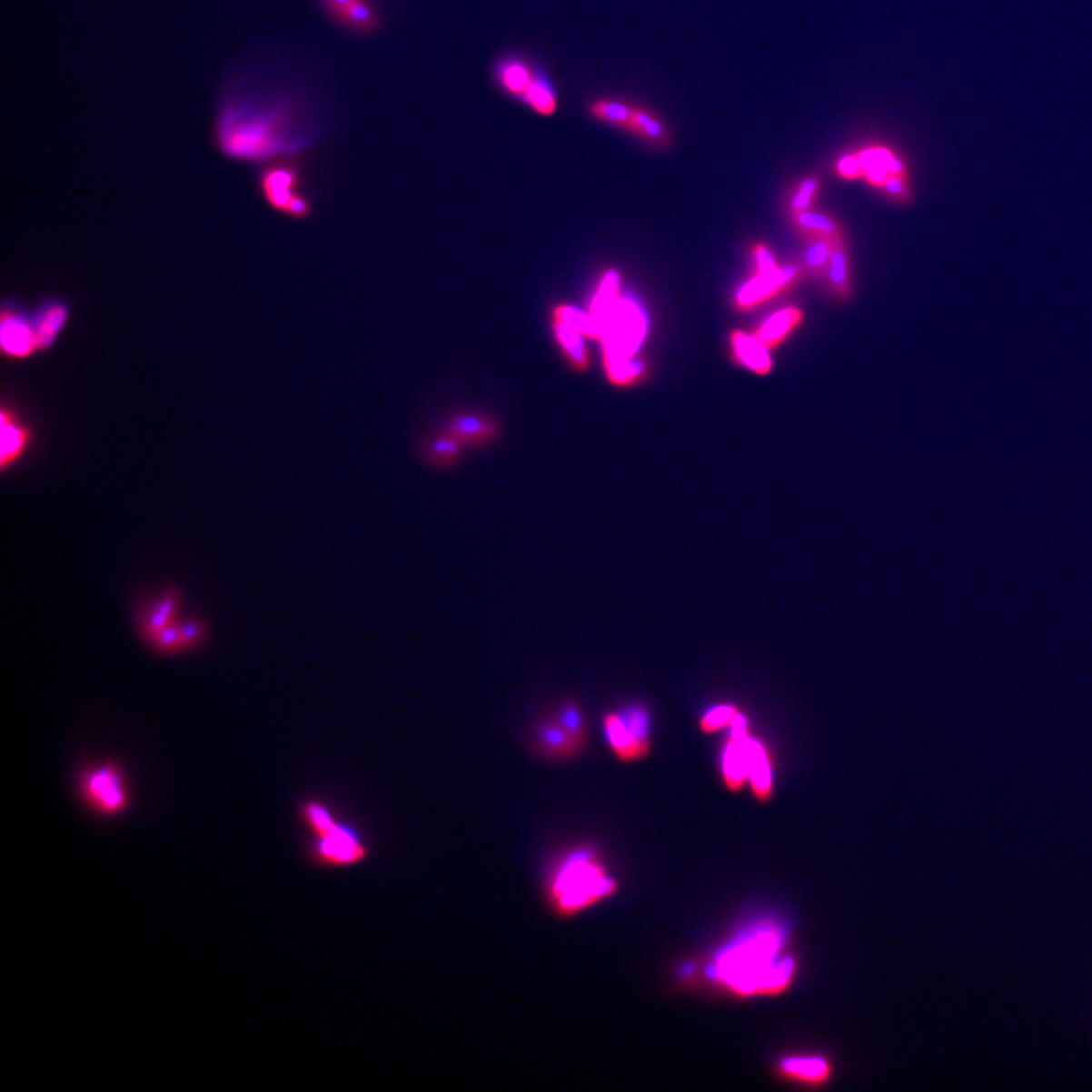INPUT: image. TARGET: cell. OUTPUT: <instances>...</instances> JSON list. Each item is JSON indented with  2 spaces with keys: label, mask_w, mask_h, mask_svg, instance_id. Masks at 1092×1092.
Returning <instances> with one entry per match:
<instances>
[{
  "label": "cell",
  "mask_w": 1092,
  "mask_h": 1092,
  "mask_svg": "<svg viewBox=\"0 0 1092 1092\" xmlns=\"http://www.w3.org/2000/svg\"><path fill=\"white\" fill-rule=\"evenodd\" d=\"M616 890L618 883L609 876L597 853L580 847L557 863L548 879L546 898L559 917L571 918L615 895Z\"/></svg>",
  "instance_id": "1"
},
{
  "label": "cell",
  "mask_w": 1092,
  "mask_h": 1092,
  "mask_svg": "<svg viewBox=\"0 0 1092 1092\" xmlns=\"http://www.w3.org/2000/svg\"><path fill=\"white\" fill-rule=\"evenodd\" d=\"M777 950V933H759L753 939L727 951L720 959L718 973L738 994H776L788 987L794 973L792 960L772 965Z\"/></svg>",
  "instance_id": "2"
},
{
  "label": "cell",
  "mask_w": 1092,
  "mask_h": 1092,
  "mask_svg": "<svg viewBox=\"0 0 1092 1092\" xmlns=\"http://www.w3.org/2000/svg\"><path fill=\"white\" fill-rule=\"evenodd\" d=\"M601 725L609 749L620 762H639L651 753L654 720L645 702H625L606 711Z\"/></svg>",
  "instance_id": "3"
},
{
  "label": "cell",
  "mask_w": 1092,
  "mask_h": 1092,
  "mask_svg": "<svg viewBox=\"0 0 1092 1092\" xmlns=\"http://www.w3.org/2000/svg\"><path fill=\"white\" fill-rule=\"evenodd\" d=\"M595 317L600 325V340L606 351V362L633 358L647 334L642 308L630 299H616L606 312Z\"/></svg>",
  "instance_id": "4"
},
{
  "label": "cell",
  "mask_w": 1092,
  "mask_h": 1092,
  "mask_svg": "<svg viewBox=\"0 0 1092 1092\" xmlns=\"http://www.w3.org/2000/svg\"><path fill=\"white\" fill-rule=\"evenodd\" d=\"M81 794L88 808L104 817L120 815L129 804L124 774L113 763L88 769L81 777Z\"/></svg>",
  "instance_id": "5"
},
{
  "label": "cell",
  "mask_w": 1092,
  "mask_h": 1092,
  "mask_svg": "<svg viewBox=\"0 0 1092 1092\" xmlns=\"http://www.w3.org/2000/svg\"><path fill=\"white\" fill-rule=\"evenodd\" d=\"M313 853L316 862L330 867H349L362 862L368 856V849L352 829L337 824L325 835L316 836Z\"/></svg>",
  "instance_id": "6"
},
{
  "label": "cell",
  "mask_w": 1092,
  "mask_h": 1092,
  "mask_svg": "<svg viewBox=\"0 0 1092 1092\" xmlns=\"http://www.w3.org/2000/svg\"><path fill=\"white\" fill-rule=\"evenodd\" d=\"M276 134L269 124H251L244 128L222 129V147L228 155L263 158L278 149Z\"/></svg>",
  "instance_id": "7"
},
{
  "label": "cell",
  "mask_w": 1092,
  "mask_h": 1092,
  "mask_svg": "<svg viewBox=\"0 0 1092 1092\" xmlns=\"http://www.w3.org/2000/svg\"><path fill=\"white\" fill-rule=\"evenodd\" d=\"M531 742L534 751L551 762H566L583 753L554 715L537 720L532 727Z\"/></svg>",
  "instance_id": "8"
},
{
  "label": "cell",
  "mask_w": 1092,
  "mask_h": 1092,
  "mask_svg": "<svg viewBox=\"0 0 1092 1092\" xmlns=\"http://www.w3.org/2000/svg\"><path fill=\"white\" fill-rule=\"evenodd\" d=\"M2 351L11 358H25L38 349L33 319L15 308H4L0 328Z\"/></svg>",
  "instance_id": "9"
},
{
  "label": "cell",
  "mask_w": 1092,
  "mask_h": 1092,
  "mask_svg": "<svg viewBox=\"0 0 1092 1092\" xmlns=\"http://www.w3.org/2000/svg\"><path fill=\"white\" fill-rule=\"evenodd\" d=\"M799 275H801V267L799 266L779 267L776 272H771V273H758L753 280H750L747 284L740 287L738 296H736V303L742 308L758 305L781 290H785L786 287H789L792 283L799 280Z\"/></svg>",
  "instance_id": "10"
},
{
  "label": "cell",
  "mask_w": 1092,
  "mask_h": 1092,
  "mask_svg": "<svg viewBox=\"0 0 1092 1092\" xmlns=\"http://www.w3.org/2000/svg\"><path fill=\"white\" fill-rule=\"evenodd\" d=\"M446 432L464 448H482L498 437V425L487 414L460 413L450 419Z\"/></svg>",
  "instance_id": "11"
},
{
  "label": "cell",
  "mask_w": 1092,
  "mask_h": 1092,
  "mask_svg": "<svg viewBox=\"0 0 1092 1092\" xmlns=\"http://www.w3.org/2000/svg\"><path fill=\"white\" fill-rule=\"evenodd\" d=\"M863 176L877 187H883L889 178L908 179V167L899 156L888 147L874 146L859 154Z\"/></svg>",
  "instance_id": "12"
},
{
  "label": "cell",
  "mask_w": 1092,
  "mask_h": 1092,
  "mask_svg": "<svg viewBox=\"0 0 1092 1092\" xmlns=\"http://www.w3.org/2000/svg\"><path fill=\"white\" fill-rule=\"evenodd\" d=\"M751 735V733H750ZM749 736H729L725 740L720 758V771L725 786L730 790H740L749 781L750 751Z\"/></svg>",
  "instance_id": "13"
},
{
  "label": "cell",
  "mask_w": 1092,
  "mask_h": 1092,
  "mask_svg": "<svg viewBox=\"0 0 1092 1092\" xmlns=\"http://www.w3.org/2000/svg\"><path fill=\"white\" fill-rule=\"evenodd\" d=\"M750 771L749 781L754 795L760 801H767L772 794V776H774V760L768 745L756 736L750 735Z\"/></svg>",
  "instance_id": "14"
},
{
  "label": "cell",
  "mask_w": 1092,
  "mask_h": 1092,
  "mask_svg": "<svg viewBox=\"0 0 1092 1092\" xmlns=\"http://www.w3.org/2000/svg\"><path fill=\"white\" fill-rule=\"evenodd\" d=\"M298 183L296 172L290 167H275L264 172L262 179L263 192L266 194L267 203L281 212H289L290 204L298 196L294 187Z\"/></svg>",
  "instance_id": "15"
},
{
  "label": "cell",
  "mask_w": 1092,
  "mask_h": 1092,
  "mask_svg": "<svg viewBox=\"0 0 1092 1092\" xmlns=\"http://www.w3.org/2000/svg\"><path fill=\"white\" fill-rule=\"evenodd\" d=\"M69 310L60 301L45 303L33 317L34 331L37 337L38 349H47L55 342L65 328Z\"/></svg>",
  "instance_id": "16"
},
{
  "label": "cell",
  "mask_w": 1092,
  "mask_h": 1092,
  "mask_svg": "<svg viewBox=\"0 0 1092 1092\" xmlns=\"http://www.w3.org/2000/svg\"><path fill=\"white\" fill-rule=\"evenodd\" d=\"M29 442L28 428L10 410L2 412V468L6 469L24 454Z\"/></svg>",
  "instance_id": "17"
},
{
  "label": "cell",
  "mask_w": 1092,
  "mask_h": 1092,
  "mask_svg": "<svg viewBox=\"0 0 1092 1092\" xmlns=\"http://www.w3.org/2000/svg\"><path fill=\"white\" fill-rule=\"evenodd\" d=\"M731 342L735 346L736 355L747 368L751 369L759 375H767L771 371L772 362L768 348L762 342H759L756 335L751 337V335L738 331L731 337Z\"/></svg>",
  "instance_id": "18"
},
{
  "label": "cell",
  "mask_w": 1092,
  "mask_h": 1092,
  "mask_svg": "<svg viewBox=\"0 0 1092 1092\" xmlns=\"http://www.w3.org/2000/svg\"><path fill=\"white\" fill-rule=\"evenodd\" d=\"M552 326H554L557 342L561 344V348L563 349L571 364L579 371L588 369L589 353L586 343H584V335L575 326L561 321V319H557V317H554Z\"/></svg>",
  "instance_id": "19"
},
{
  "label": "cell",
  "mask_w": 1092,
  "mask_h": 1092,
  "mask_svg": "<svg viewBox=\"0 0 1092 1092\" xmlns=\"http://www.w3.org/2000/svg\"><path fill=\"white\" fill-rule=\"evenodd\" d=\"M803 319V314L799 308H783L776 314H772L756 333L759 342H762L768 349L774 348L780 343L781 340L785 339L786 335L789 334L790 331L794 330L795 326L799 325Z\"/></svg>",
  "instance_id": "20"
},
{
  "label": "cell",
  "mask_w": 1092,
  "mask_h": 1092,
  "mask_svg": "<svg viewBox=\"0 0 1092 1092\" xmlns=\"http://www.w3.org/2000/svg\"><path fill=\"white\" fill-rule=\"evenodd\" d=\"M554 716L565 729L566 733L572 738L577 747L583 751L584 747L588 744L589 729L581 704L575 698H565Z\"/></svg>",
  "instance_id": "21"
},
{
  "label": "cell",
  "mask_w": 1092,
  "mask_h": 1092,
  "mask_svg": "<svg viewBox=\"0 0 1092 1092\" xmlns=\"http://www.w3.org/2000/svg\"><path fill=\"white\" fill-rule=\"evenodd\" d=\"M466 450L452 434L445 432L432 437L425 445V460L436 468H450L454 466Z\"/></svg>",
  "instance_id": "22"
},
{
  "label": "cell",
  "mask_w": 1092,
  "mask_h": 1092,
  "mask_svg": "<svg viewBox=\"0 0 1092 1092\" xmlns=\"http://www.w3.org/2000/svg\"><path fill=\"white\" fill-rule=\"evenodd\" d=\"M780 1071L786 1077L818 1083L829 1078L831 1068L826 1059L819 1057H790L781 1062Z\"/></svg>",
  "instance_id": "23"
},
{
  "label": "cell",
  "mask_w": 1092,
  "mask_h": 1092,
  "mask_svg": "<svg viewBox=\"0 0 1092 1092\" xmlns=\"http://www.w3.org/2000/svg\"><path fill=\"white\" fill-rule=\"evenodd\" d=\"M826 273L829 284L835 292L836 296L847 298L849 294V263L842 237L836 239Z\"/></svg>",
  "instance_id": "24"
},
{
  "label": "cell",
  "mask_w": 1092,
  "mask_h": 1092,
  "mask_svg": "<svg viewBox=\"0 0 1092 1092\" xmlns=\"http://www.w3.org/2000/svg\"><path fill=\"white\" fill-rule=\"evenodd\" d=\"M631 133L654 146H666L670 142V129L666 128V124L659 117L642 108H634Z\"/></svg>",
  "instance_id": "25"
},
{
  "label": "cell",
  "mask_w": 1092,
  "mask_h": 1092,
  "mask_svg": "<svg viewBox=\"0 0 1092 1092\" xmlns=\"http://www.w3.org/2000/svg\"><path fill=\"white\" fill-rule=\"evenodd\" d=\"M794 223L797 230L801 234L808 235L809 239H813V237L839 239L842 237L840 226L831 217L821 214V213L810 212V210L799 213L794 216Z\"/></svg>",
  "instance_id": "26"
},
{
  "label": "cell",
  "mask_w": 1092,
  "mask_h": 1092,
  "mask_svg": "<svg viewBox=\"0 0 1092 1092\" xmlns=\"http://www.w3.org/2000/svg\"><path fill=\"white\" fill-rule=\"evenodd\" d=\"M589 110H591V114L595 119L600 120V122L615 124L618 128H622L631 133L634 106L627 105V104H622V102L598 99V101L592 102V105H591Z\"/></svg>",
  "instance_id": "27"
},
{
  "label": "cell",
  "mask_w": 1092,
  "mask_h": 1092,
  "mask_svg": "<svg viewBox=\"0 0 1092 1092\" xmlns=\"http://www.w3.org/2000/svg\"><path fill=\"white\" fill-rule=\"evenodd\" d=\"M740 710L742 709L735 702H720L709 707L698 720V730L702 735H715L718 731L729 729Z\"/></svg>",
  "instance_id": "28"
},
{
  "label": "cell",
  "mask_w": 1092,
  "mask_h": 1092,
  "mask_svg": "<svg viewBox=\"0 0 1092 1092\" xmlns=\"http://www.w3.org/2000/svg\"><path fill=\"white\" fill-rule=\"evenodd\" d=\"M836 239L830 237H813L804 249L803 267L809 275H824L830 263L831 253Z\"/></svg>",
  "instance_id": "29"
},
{
  "label": "cell",
  "mask_w": 1092,
  "mask_h": 1092,
  "mask_svg": "<svg viewBox=\"0 0 1092 1092\" xmlns=\"http://www.w3.org/2000/svg\"><path fill=\"white\" fill-rule=\"evenodd\" d=\"M552 317H557V319H561V321L575 326L584 337L600 339V325H598L597 317L593 316L592 312L586 313L581 308L572 307V305H559L554 308Z\"/></svg>",
  "instance_id": "30"
},
{
  "label": "cell",
  "mask_w": 1092,
  "mask_h": 1092,
  "mask_svg": "<svg viewBox=\"0 0 1092 1092\" xmlns=\"http://www.w3.org/2000/svg\"><path fill=\"white\" fill-rule=\"evenodd\" d=\"M500 79L502 87L507 92L511 93L514 96L522 97L536 78L531 74V70L528 69L523 63L511 61L501 69Z\"/></svg>",
  "instance_id": "31"
},
{
  "label": "cell",
  "mask_w": 1092,
  "mask_h": 1092,
  "mask_svg": "<svg viewBox=\"0 0 1092 1092\" xmlns=\"http://www.w3.org/2000/svg\"><path fill=\"white\" fill-rule=\"evenodd\" d=\"M523 99L532 110L541 115H551L557 110V97L551 88L539 79H534L523 94Z\"/></svg>",
  "instance_id": "32"
},
{
  "label": "cell",
  "mask_w": 1092,
  "mask_h": 1092,
  "mask_svg": "<svg viewBox=\"0 0 1092 1092\" xmlns=\"http://www.w3.org/2000/svg\"><path fill=\"white\" fill-rule=\"evenodd\" d=\"M303 821L312 829L314 836H322L334 829L339 822L335 821L330 810L319 801H308L303 804Z\"/></svg>",
  "instance_id": "33"
},
{
  "label": "cell",
  "mask_w": 1092,
  "mask_h": 1092,
  "mask_svg": "<svg viewBox=\"0 0 1092 1092\" xmlns=\"http://www.w3.org/2000/svg\"><path fill=\"white\" fill-rule=\"evenodd\" d=\"M339 17L344 24L351 25L353 28L362 29V31L373 29L378 24L377 15H373L371 6L366 2H362V0H355L348 8L340 11Z\"/></svg>",
  "instance_id": "34"
},
{
  "label": "cell",
  "mask_w": 1092,
  "mask_h": 1092,
  "mask_svg": "<svg viewBox=\"0 0 1092 1092\" xmlns=\"http://www.w3.org/2000/svg\"><path fill=\"white\" fill-rule=\"evenodd\" d=\"M607 373L611 382L620 386H627L639 377H642L643 366L642 362L629 358V360H620V362H606Z\"/></svg>",
  "instance_id": "35"
},
{
  "label": "cell",
  "mask_w": 1092,
  "mask_h": 1092,
  "mask_svg": "<svg viewBox=\"0 0 1092 1092\" xmlns=\"http://www.w3.org/2000/svg\"><path fill=\"white\" fill-rule=\"evenodd\" d=\"M178 601L174 597H167L161 600L156 606L155 611H152L149 620L146 622V630L151 634L158 633L161 630L169 627L170 622L174 620V611H176Z\"/></svg>",
  "instance_id": "36"
},
{
  "label": "cell",
  "mask_w": 1092,
  "mask_h": 1092,
  "mask_svg": "<svg viewBox=\"0 0 1092 1092\" xmlns=\"http://www.w3.org/2000/svg\"><path fill=\"white\" fill-rule=\"evenodd\" d=\"M818 190H819V179L817 176L804 179L801 185H799V189L797 190L792 203H790V213L795 216L799 213L809 210L810 205H812L813 199L817 196Z\"/></svg>",
  "instance_id": "37"
},
{
  "label": "cell",
  "mask_w": 1092,
  "mask_h": 1092,
  "mask_svg": "<svg viewBox=\"0 0 1092 1092\" xmlns=\"http://www.w3.org/2000/svg\"><path fill=\"white\" fill-rule=\"evenodd\" d=\"M838 172H839L840 176H844L847 179H856L863 176L862 164H860L859 156H842L839 163H838Z\"/></svg>",
  "instance_id": "38"
},
{
  "label": "cell",
  "mask_w": 1092,
  "mask_h": 1092,
  "mask_svg": "<svg viewBox=\"0 0 1092 1092\" xmlns=\"http://www.w3.org/2000/svg\"><path fill=\"white\" fill-rule=\"evenodd\" d=\"M754 253H756V262H758V273H771V272H776L779 269L776 258H774L771 251L767 246L758 244L756 249H754Z\"/></svg>",
  "instance_id": "39"
},
{
  "label": "cell",
  "mask_w": 1092,
  "mask_h": 1092,
  "mask_svg": "<svg viewBox=\"0 0 1092 1092\" xmlns=\"http://www.w3.org/2000/svg\"><path fill=\"white\" fill-rule=\"evenodd\" d=\"M308 212H310V205H308L307 201L301 198V196H296L293 199V203L290 204L289 212L287 213H289L290 216L303 217L307 216Z\"/></svg>",
  "instance_id": "40"
},
{
  "label": "cell",
  "mask_w": 1092,
  "mask_h": 1092,
  "mask_svg": "<svg viewBox=\"0 0 1092 1092\" xmlns=\"http://www.w3.org/2000/svg\"><path fill=\"white\" fill-rule=\"evenodd\" d=\"M353 2H355V0H328V5H330L331 10L339 15L340 11H343L344 8H348V6L351 5V4H353Z\"/></svg>",
  "instance_id": "41"
}]
</instances>
